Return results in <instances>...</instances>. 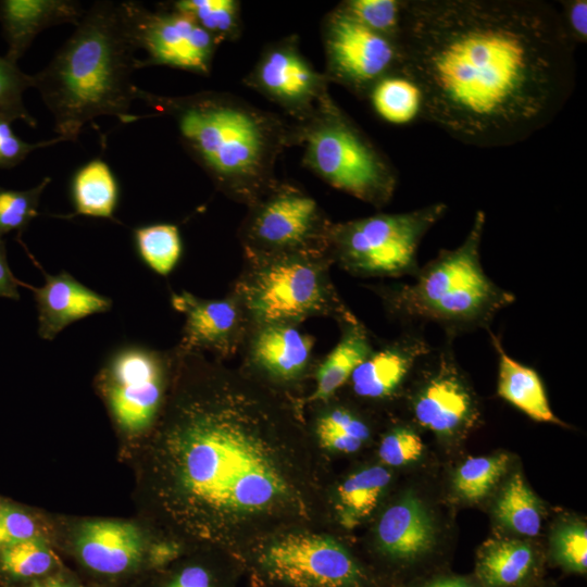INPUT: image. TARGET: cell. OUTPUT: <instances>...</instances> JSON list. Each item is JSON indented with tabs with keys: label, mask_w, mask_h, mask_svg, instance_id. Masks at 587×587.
Returning a JSON list of instances; mask_svg holds the SVG:
<instances>
[{
	"label": "cell",
	"mask_w": 587,
	"mask_h": 587,
	"mask_svg": "<svg viewBox=\"0 0 587 587\" xmlns=\"http://www.w3.org/2000/svg\"><path fill=\"white\" fill-rule=\"evenodd\" d=\"M137 50L122 2L96 1L85 11L49 64L33 75L58 137L74 141L100 116L137 120L130 112L140 89L132 82L140 68Z\"/></svg>",
	"instance_id": "obj_4"
},
{
	"label": "cell",
	"mask_w": 587,
	"mask_h": 587,
	"mask_svg": "<svg viewBox=\"0 0 587 587\" xmlns=\"http://www.w3.org/2000/svg\"><path fill=\"white\" fill-rule=\"evenodd\" d=\"M240 561L265 587H383L344 545L309 532L264 539Z\"/></svg>",
	"instance_id": "obj_10"
},
{
	"label": "cell",
	"mask_w": 587,
	"mask_h": 587,
	"mask_svg": "<svg viewBox=\"0 0 587 587\" xmlns=\"http://www.w3.org/2000/svg\"><path fill=\"white\" fill-rule=\"evenodd\" d=\"M145 479L163 517L188 541L238 560L258 539L310 521L315 476L289 395L240 369L177 346Z\"/></svg>",
	"instance_id": "obj_1"
},
{
	"label": "cell",
	"mask_w": 587,
	"mask_h": 587,
	"mask_svg": "<svg viewBox=\"0 0 587 587\" xmlns=\"http://www.w3.org/2000/svg\"><path fill=\"white\" fill-rule=\"evenodd\" d=\"M85 11L80 2L73 0H1L5 57L17 63L39 33L64 23L76 25Z\"/></svg>",
	"instance_id": "obj_20"
},
{
	"label": "cell",
	"mask_w": 587,
	"mask_h": 587,
	"mask_svg": "<svg viewBox=\"0 0 587 587\" xmlns=\"http://www.w3.org/2000/svg\"><path fill=\"white\" fill-rule=\"evenodd\" d=\"M178 352L124 344L104 359L95 377L116 430L129 441L143 440L165 408Z\"/></svg>",
	"instance_id": "obj_9"
},
{
	"label": "cell",
	"mask_w": 587,
	"mask_h": 587,
	"mask_svg": "<svg viewBox=\"0 0 587 587\" xmlns=\"http://www.w3.org/2000/svg\"><path fill=\"white\" fill-rule=\"evenodd\" d=\"M118 197L117 180L101 159L88 161L72 178L71 198L77 215L114 220Z\"/></svg>",
	"instance_id": "obj_26"
},
{
	"label": "cell",
	"mask_w": 587,
	"mask_h": 587,
	"mask_svg": "<svg viewBox=\"0 0 587 587\" xmlns=\"http://www.w3.org/2000/svg\"><path fill=\"white\" fill-rule=\"evenodd\" d=\"M137 100L170 117L214 187L247 207L277 180L276 162L292 146L291 124L228 92L174 97L139 89Z\"/></svg>",
	"instance_id": "obj_3"
},
{
	"label": "cell",
	"mask_w": 587,
	"mask_h": 587,
	"mask_svg": "<svg viewBox=\"0 0 587 587\" xmlns=\"http://www.w3.org/2000/svg\"><path fill=\"white\" fill-rule=\"evenodd\" d=\"M425 352L417 340H398L373 352L353 371L350 383L355 395L366 399H383L395 392Z\"/></svg>",
	"instance_id": "obj_22"
},
{
	"label": "cell",
	"mask_w": 587,
	"mask_h": 587,
	"mask_svg": "<svg viewBox=\"0 0 587 587\" xmlns=\"http://www.w3.org/2000/svg\"><path fill=\"white\" fill-rule=\"evenodd\" d=\"M555 562L569 572L585 574L587 571V528L583 523L561 526L552 539Z\"/></svg>",
	"instance_id": "obj_39"
},
{
	"label": "cell",
	"mask_w": 587,
	"mask_h": 587,
	"mask_svg": "<svg viewBox=\"0 0 587 587\" xmlns=\"http://www.w3.org/2000/svg\"><path fill=\"white\" fill-rule=\"evenodd\" d=\"M322 42L328 83L360 99L382 78L400 73L399 41L372 32L337 5L322 21Z\"/></svg>",
	"instance_id": "obj_12"
},
{
	"label": "cell",
	"mask_w": 587,
	"mask_h": 587,
	"mask_svg": "<svg viewBox=\"0 0 587 587\" xmlns=\"http://www.w3.org/2000/svg\"><path fill=\"white\" fill-rule=\"evenodd\" d=\"M495 514L504 527L521 535L536 536L541 527L538 500L520 474H514L501 491Z\"/></svg>",
	"instance_id": "obj_33"
},
{
	"label": "cell",
	"mask_w": 587,
	"mask_h": 587,
	"mask_svg": "<svg viewBox=\"0 0 587 587\" xmlns=\"http://www.w3.org/2000/svg\"><path fill=\"white\" fill-rule=\"evenodd\" d=\"M391 474L380 465L353 473L337 488L336 510L339 523L353 528L377 507Z\"/></svg>",
	"instance_id": "obj_27"
},
{
	"label": "cell",
	"mask_w": 587,
	"mask_h": 587,
	"mask_svg": "<svg viewBox=\"0 0 587 587\" xmlns=\"http://www.w3.org/2000/svg\"><path fill=\"white\" fill-rule=\"evenodd\" d=\"M315 339L300 325L274 323L250 327L241 348L240 370L288 395L289 387L298 385L317 363L314 358Z\"/></svg>",
	"instance_id": "obj_16"
},
{
	"label": "cell",
	"mask_w": 587,
	"mask_h": 587,
	"mask_svg": "<svg viewBox=\"0 0 587 587\" xmlns=\"http://www.w3.org/2000/svg\"><path fill=\"white\" fill-rule=\"evenodd\" d=\"M20 285L27 288L29 286L21 283L10 270L7 257L5 242L4 240H2V238H0V298L18 300Z\"/></svg>",
	"instance_id": "obj_44"
},
{
	"label": "cell",
	"mask_w": 587,
	"mask_h": 587,
	"mask_svg": "<svg viewBox=\"0 0 587 587\" xmlns=\"http://www.w3.org/2000/svg\"><path fill=\"white\" fill-rule=\"evenodd\" d=\"M339 327V340L315 367V387L309 402H327L374 350L365 327L358 319Z\"/></svg>",
	"instance_id": "obj_23"
},
{
	"label": "cell",
	"mask_w": 587,
	"mask_h": 587,
	"mask_svg": "<svg viewBox=\"0 0 587 587\" xmlns=\"http://www.w3.org/2000/svg\"><path fill=\"white\" fill-rule=\"evenodd\" d=\"M51 178L45 177L38 185L15 190L0 187V238L16 232L17 239L26 230L29 223L38 215L41 195Z\"/></svg>",
	"instance_id": "obj_37"
},
{
	"label": "cell",
	"mask_w": 587,
	"mask_h": 587,
	"mask_svg": "<svg viewBox=\"0 0 587 587\" xmlns=\"http://www.w3.org/2000/svg\"><path fill=\"white\" fill-rule=\"evenodd\" d=\"M485 213L477 211L464 241L444 250L410 285L382 290L390 312L429 319L451 325L485 322L513 301V296L495 285L484 273L479 248Z\"/></svg>",
	"instance_id": "obj_5"
},
{
	"label": "cell",
	"mask_w": 587,
	"mask_h": 587,
	"mask_svg": "<svg viewBox=\"0 0 587 587\" xmlns=\"http://www.w3.org/2000/svg\"><path fill=\"white\" fill-rule=\"evenodd\" d=\"M137 49L146 52L140 68L163 65L193 74L211 73L217 45L188 14L168 3L155 11L136 1H122Z\"/></svg>",
	"instance_id": "obj_13"
},
{
	"label": "cell",
	"mask_w": 587,
	"mask_h": 587,
	"mask_svg": "<svg viewBox=\"0 0 587 587\" xmlns=\"http://www.w3.org/2000/svg\"><path fill=\"white\" fill-rule=\"evenodd\" d=\"M172 8L190 15L218 46L241 35V5L236 0H177Z\"/></svg>",
	"instance_id": "obj_32"
},
{
	"label": "cell",
	"mask_w": 587,
	"mask_h": 587,
	"mask_svg": "<svg viewBox=\"0 0 587 587\" xmlns=\"http://www.w3.org/2000/svg\"><path fill=\"white\" fill-rule=\"evenodd\" d=\"M15 587H83L75 576L61 569L46 577Z\"/></svg>",
	"instance_id": "obj_45"
},
{
	"label": "cell",
	"mask_w": 587,
	"mask_h": 587,
	"mask_svg": "<svg viewBox=\"0 0 587 587\" xmlns=\"http://www.w3.org/2000/svg\"><path fill=\"white\" fill-rule=\"evenodd\" d=\"M444 202L402 213H377L332 224L328 254L353 276L394 277L412 273L426 233L445 215Z\"/></svg>",
	"instance_id": "obj_8"
},
{
	"label": "cell",
	"mask_w": 587,
	"mask_h": 587,
	"mask_svg": "<svg viewBox=\"0 0 587 587\" xmlns=\"http://www.w3.org/2000/svg\"><path fill=\"white\" fill-rule=\"evenodd\" d=\"M378 550L397 566H409L434 548L435 527L429 513L416 497L407 495L380 516L377 528Z\"/></svg>",
	"instance_id": "obj_19"
},
{
	"label": "cell",
	"mask_w": 587,
	"mask_h": 587,
	"mask_svg": "<svg viewBox=\"0 0 587 587\" xmlns=\"http://www.w3.org/2000/svg\"><path fill=\"white\" fill-rule=\"evenodd\" d=\"M33 88V75L21 71L17 63L5 55H0V116L21 120L30 127H36V120L27 111L23 95Z\"/></svg>",
	"instance_id": "obj_38"
},
{
	"label": "cell",
	"mask_w": 587,
	"mask_h": 587,
	"mask_svg": "<svg viewBox=\"0 0 587 587\" xmlns=\"http://www.w3.org/2000/svg\"><path fill=\"white\" fill-rule=\"evenodd\" d=\"M401 73L421 118L477 148L525 141L574 91L575 45L544 0H405Z\"/></svg>",
	"instance_id": "obj_2"
},
{
	"label": "cell",
	"mask_w": 587,
	"mask_h": 587,
	"mask_svg": "<svg viewBox=\"0 0 587 587\" xmlns=\"http://www.w3.org/2000/svg\"><path fill=\"white\" fill-rule=\"evenodd\" d=\"M10 120L0 116V168L15 167L36 149L65 141L57 136L39 142H26L15 135Z\"/></svg>",
	"instance_id": "obj_42"
},
{
	"label": "cell",
	"mask_w": 587,
	"mask_h": 587,
	"mask_svg": "<svg viewBox=\"0 0 587 587\" xmlns=\"http://www.w3.org/2000/svg\"><path fill=\"white\" fill-rule=\"evenodd\" d=\"M136 252L142 263L161 276H167L177 265L183 252L179 229L170 223H157L133 230Z\"/></svg>",
	"instance_id": "obj_31"
},
{
	"label": "cell",
	"mask_w": 587,
	"mask_h": 587,
	"mask_svg": "<svg viewBox=\"0 0 587 587\" xmlns=\"http://www.w3.org/2000/svg\"><path fill=\"white\" fill-rule=\"evenodd\" d=\"M508 462L509 458L503 453L467 459L454 475V489L467 501L483 499L501 478Z\"/></svg>",
	"instance_id": "obj_36"
},
{
	"label": "cell",
	"mask_w": 587,
	"mask_h": 587,
	"mask_svg": "<svg viewBox=\"0 0 587 587\" xmlns=\"http://www.w3.org/2000/svg\"><path fill=\"white\" fill-rule=\"evenodd\" d=\"M328 253H291L245 258L232 294L250 327L285 323L301 325L311 317H330L338 325L357 320L330 277Z\"/></svg>",
	"instance_id": "obj_6"
},
{
	"label": "cell",
	"mask_w": 587,
	"mask_h": 587,
	"mask_svg": "<svg viewBox=\"0 0 587 587\" xmlns=\"http://www.w3.org/2000/svg\"><path fill=\"white\" fill-rule=\"evenodd\" d=\"M42 536L39 524L28 512L12 505H0V550Z\"/></svg>",
	"instance_id": "obj_41"
},
{
	"label": "cell",
	"mask_w": 587,
	"mask_h": 587,
	"mask_svg": "<svg viewBox=\"0 0 587 587\" xmlns=\"http://www.w3.org/2000/svg\"><path fill=\"white\" fill-rule=\"evenodd\" d=\"M73 554L101 584L114 586L147 577L163 567L158 547L148 545L140 528L118 520H88L75 534Z\"/></svg>",
	"instance_id": "obj_14"
},
{
	"label": "cell",
	"mask_w": 587,
	"mask_h": 587,
	"mask_svg": "<svg viewBox=\"0 0 587 587\" xmlns=\"http://www.w3.org/2000/svg\"><path fill=\"white\" fill-rule=\"evenodd\" d=\"M366 100L373 111L389 124L403 126L421 118V90L401 72L377 82L371 88Z\"/></svg>",
	"instance_id": "obj_29"
},
{
	"label": "cell",
	"mask_w": 587,
	"mask_h": 587,
	"mask_svg": "<svg viewBox=\"0 0 587 587\" xmlns=\"http://www.w3.org/2000/svg\"><path fill=\"white\" fill-rule=\"evenodd\" d=\"M247 208L238 230L245 258L328 253L333 222L301 187L277 179Z\"/></svg>",
	"instance_id": "obj_11"
},
{
	"label": "cell",
	"mask_w": 587,
	"mask_h": 587,
	"mask_svg": "<svg viewBox=\"0 0 587 587\" xmlns=\"http://www.w3.org/2000/svg\"><path fill=\"white\" fill-rule=\"evenodd\" d=\"M559 14L563 27L574 45L587 41V1H559Z\"/></svg>",
	"instance_id": "obj_43"
},
{
	"label": "cell",
	"mask_w": 587,
	"mask_h": 587,
	"mask_svg": "<svg viewBox=\"0 0 587 587\" xmlns=\"http://www.w3.org/2000/svg\"><path fill=\"white\" fill-rule=\"evenodd\" d=\"M405 0H345L337 7L366 28L399 41Z\"/></svg>",
	"instance_id": "obj_35"
},
{
	"label": "cell",
	"mask_w": 587,
	"mask_h": 587,
	"mask_svg": "<svg viewBox=\"0 0 587 587\" xmlns=\"http://www.w3.org/2000/svg\"><path fill=\"white\" fill-rule=\"evenodd\" d=\"M421 587H480L474 580L455 575H441L428 580H425Z\"/></svg>",
	"instance_id": "obj_46"
},
{
	"label": "cell",
	"mask_w": 587,
	"mask_h": 587,
	"mask_svg": "<svg viewBox=\"0 0 587 587\" xmlns=\"http://www.w3.org/2000/svg\"><path fill=\"white\" fill-rule=\"evenodd\" d=\"M243 566L239 560L214 562L190 559L170 569L163 566L149 577V587H229L233 578Z\"/></svg>",
	"instance_id": "obj_30"
},
{
	"label": "cell",
	"mask_w": 587,
	"mask_h": 587,
	"mask_svg": "<svg viewBox=\"0 0 587 587\" xmlns=\"http://www.w3.org/2000/svg\"><path fill=\"white\" fill-rule=\"evenodd\" d=\"M242 83L279 107L294 122L310 116L330 95L326 76L302 53L296 35L268 43Z\"/></svg>",
	"instance_id": "obj_15"
},
{
	"label": "cell",
	"mask_w": 587,
	"mask_h": 587,
	"mask_svg": "<svg viewBox=\"0 0 587 587\" xmlns=\"http://www.w3.org/2000/svg\"><path fill=\"white\" fill-rule=\"evenodd\" d=\"M314 433L323 448L346 453L359 450L370 437L367 424L341 405L322 411L315 420Z\"/></svg>",
	"instance_id": "obj_34"
},
{
	"label": "cell",
	"mask_w": 587,
	"mask_h": 587,
	"mask_svg": "<svg viewBox=\"0 0 587 587\" xmlns=\"http://www.w3.org/2000/svg\"><path fill=\"white\" fill-rule=\"evenodd\" d=\"M424 445L421 437L404 427L389 432L379 445L380 460L390 466H401L416 461L423 453Z\"/></svg>",
	"instance_id": "obj_40"
},
{
	"label": "cell",
	"mask_w": 587,
	"mask_h": 587,
	"mask_svg": "<svg viewBox=\"0 0 587 587\" xmlns=\"http://www.w3.org/2000/svg\"><path fill=\"white\" fill-rule=\"evenodd\" d=\"M62 566L43 536L0 550V580L15 587L46 577Z\"/></svg>",
	"instance_id": "obj_28"
},
{
	"label": "cell",
	"mask_w": 587,
	"mask_h": 587,
	"mask_svg": "<svg viewBox=\"0 0 587 587\" xmlns=\"http://www.w3.org/2000/svg\"><path fill=\"white\" fill-rule=\"evenodd\" d=\"M171 304L185 317L177 345L182 351L209 352L222 361L241 350L250 323L232 292L224 298L205 299L182 290L171 294Z\"/></svg>",
	"instance_id": "obj_17"
},
{
	"label": "cell",
	"mask_w": 587,
	"mask_h": 587,
	"mask_svg": "<svg viewBox=\"0 0 587 587\" xmlns=\"http://www.w3.org/2000/svg\"><path fill=\"white\" fill-rule=\"evenodd\" d=\"M413 411L422 426L440 435H452L470 423L474 407L457 372L442 363L416 396Z\"/></svg>",
	"instance_id": "obj_21"
},
{
	"label": "cell",
	"mask_w": 587,
	"mask_h": 587,
	"mask_svg": "<svg viewBox=\"0 0 587 587\" xmlns=\"http://www.w3.org/2000/svg\"><path fill=\"white\" fill-rule=\"evenodd\" d=\"M83 587H114V586L104 585V584H91V585H87Z\"/></svg>",
	"instance_id": "obj_47"
},
{
	"label": "cell",
	"mask_w": 587,
	"mask_h": 587,
	"mask_svg": "<svg viewBox=\"0 0 587 587\" xmlns=\"http://www.w3.org/2000/svg\"><path fill=\"white\" fill-rule=\"evenodd\" d=\"M491 336L499 355V396L535 421L560 423L550 408L538 374L509 357L500 341L494 335Z\"/></svg>",
	"instance_id": "obj_25"
},
{
	"label": "cell",
	"mask_w": 587,
	"mask_h": 587,
	"mask_svg": "<svg viewBox=\"0 0 587 587\" xmlns=\"http://www.w3.org/2000/svg\"><path fill=\"white\" fill-rule=\"evenodd\" d=\"M537 571L532 546L515 539L487 541L478 551L475 567L480 587H524Z\"/></svg>",
	"instance_id": "obj_24"
},
{
	"label": "cell",
	"mask_w": 587,
	"mask_h": 587,
	"mask_svg": "<svg viewBox=\"0 0 587 587\" xmlns=\"http://www.w3.org/2000/svg\"><path fill=\"white\" fill-rule=\"evenodd\" d=\"M291 128L303 166L327 185L377 209L392 199L396 168L330 95Z\"/></svg>",
	"instance_id": "obj_7"
},
{
	"label": "cell",
	"mask_w": 587,
	"mask_h": 587,
	"mask_svg": "<svg viewBox=\"0 0 587 587\" xmlns=\"http://www.w3.org/2000/svg\"><path fill=\"white\" fill-rule=\"evenodd\" d=\"M33 290L38 313V336L53 340L65 327L89 315L109 312L112 299L101 295L66 271L45 274L41 287Z\"/></svg>",
	"instance_id": "obj_18"
}]
</instances>
